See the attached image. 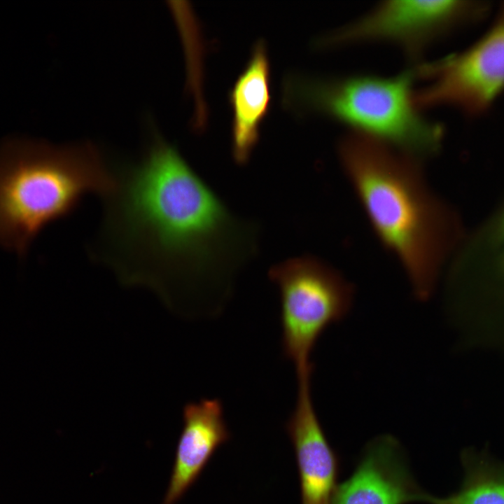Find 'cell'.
Wrapping results in <instances>:
<instances>
[{
	"label": "cell",
	"instance_id": "cell-1",
	"mask_svg": "<svg viewBox=\"0 0 504 504\" xmlns=\"http://www.w3.org/2000/svg\"><path fill=\"white\" fill-rule=\"evenodd\" d=\"M113 174L92 253L124 284L150 287L172 303L205 284L229 287L256 251L251 223L232 214L160 135Z\"/></svg>",
	"mask_w": 504,
	"mask_h": 504
},
{
	"label": "cell",
	"instance_id": "cell-2",
	"mask_svg": "<svg viewBox=\"0 0 504 504\" xmlns=\"http://www.w3.org/2000/svg\"><path fill=\"white\" fill-rule=\"evenodd\" d=\"M340 162L380 241L397 258L415 296L434 289L449 238V220L427 185L420 160L351 133L339 146Z\"/></svg>",
	"mask_w": 504,
	"mask_h": 504
},
{
	"label": "cell",
	"instance_id": "cell-3",
	"mask_svg": "<svg viewBox=\"0 0 504 504\" xmlns=\"http://www.w3.org/2000/svg\"><path fill=\"white\" fill-rule=\"evenodd\" d=\"M113 185V172L89 142H6L0 147V245L23 255L45 227L73 213L85 194L104 197Z\"/></svg>",
	"mask_w": 504,
	"mask_h": 504
},
{
	"label": "cell",
	"instance_id": "cell-4",
	"mask_svg": "<svg viewBox=\"0 0 504 504\" xmlns=\"http://www.w3.org/2000/svg\"><path fill=\"white\" fill-rule=\"evenodd\" d=\"M415 72L392 77H295L285 85V101L346 125L352 133L389 146L418 160L440 148L441 127L425 118L414 100Z\"/></svg>",
	"mask_w": 504,
	"mask_h": 504
},
{
	"label": "cell",
	"instance_id": "cell-5",
	"mask_svg": "<svg viewBox=\"0 0 504 504\" xmlns=\"http://www.w3.org/2000/svg\"><path fill=\"white\" fill-rule=\"evenodd\" d=\"M268 274L279 292L283 354L296 374L312 370L309 358L318 339L350 309L352 286L335 269L309 255L276 264Z\"/></svg>",
	"mask_w": 504,
	"mask_h": 504
},
{
	"label": "cell",
	"instance_id": "cell-6",
	"mask_svg": "<svg viewBox=\"0 0 504 504\" xmlns=\"http://www.w3.org/2000/svg\"><path fill=\"white\" fill-rule=\"evenodd\" d=\"M415 90L421 109L451 106L470 113L482 111L504 89V6L487 32L469 48L420 64Z\"/></svg>",
	"mask_w": 504,
	"mask_h": 504
},
{
	"label": "cell",
	"instance_id": "cell-7",
	"mask_svg": "<svg viewBox=\"0 0 504 504\" xmlns=\"http://www.w3.org/2000/svg\"><path fill=\"white\" fill-rule=\"evenodd\" d=\"M475 8L461 1H386L326 36L321 44L341 47L388 43L410 59H419L433 41L470 18Z\"/></svg>",
	"mask_w": 504,
	"mask_h": 504
},
{
	"label": "cell",
	"instance_id": "cell-8",
	"mask_svg": "<svg viewBox=\"0 0 504 504\" xmlns=\"http://www.w3.org/2000/svg\"><path fill=\"white\" fill-rule=\"evenodd\" d=\"M409 469L397 440L382 435L371 441L352 475L337 486L329 504L430 503Z\"/></svg>",
	"mask_w": 504,
	"mask_h": 504
},
{
	"label": "cell",
	"instance_id": "cell-9",
	"mask_svg": "<svg viewBox=\"0 0 504 504\" xmlns=\"http://www.w3.org/2000/svg\"><path fill=\"white\" fill-rule=\"evenodd\" d=\"M311 375L297 377L296 402L286 428L295 450L301 504H329L338 465L314 407Z\"/></svg>",
	"mask_w": 504,
	"mask_h": 504
},
{
	"label": "cell",
	"instance_id": "cell-10",
	"mask_svg": "<svg viewBox=\"0 0 504 504\" xmlns=\"http://www.w3.org/2000/svg\"><path fill=\"white\" fill-rule=\"evenodd\" d=\"M183 417V426L162 504H176L198 479L217 449L230 438L219 399L188 403Z\"/></svg>",
	"mask_w": 504,
	"mask_h": 504
},
{
	"label": "cell",
	"instance_id": "cell-11",
	"mask_svg": "<svg viewBox=\"0 0 504 504\" xmlns=\"http://www.w3.org/2000/svg\"><path fill=\"white\" fill-rule=\"evenodd\" d=\"M270 68L266 47L259 41L230 94L232 109V152L234 161L246 164L259 139L260 124L270 102Z\"/></svg>",
	"mask_w": 504,
	"mask_h": 504
},
{
	"label": "cell",
	"instance_id": "cell-12",
	"mask_svg": "<svg viewBox=\"0 0 504 504\" xmlns=\"http://www.w3.org/2000/svg\"><path fill=\"white\" fill-rule=\"evenodd\" d=\"M464 479L460 489L430 504H504V463L488 454L466 449L461 454Z\"/></svg>",
	"mask_w": 504,
	"mask_h": 504
}]
</instances>
